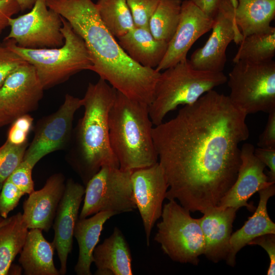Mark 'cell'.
<instances>
[{"label": "cell", "instance_id": "12", "mask_svg": "<svg viewBox=\"0 0 275 275\" xmlns=\"http://www.w3.org/2000/svg\"><path fill=\"white\" fill-rule=\"evenodd\" d=\"M81 106L82 99L66 94L59 109L38 123L23 160L34 168L45 155L63 148L70 136L75 113Z\"/></svg>", "mask_w": 275, "mask_h": 275}, {"label": "cell", "instance_id": "47", "mask_svg": "<svg viewBox=\"0 0 275 275\" xmlns=\"http://www.w3.org/2000/svg\"></svg>", "mask_w": 275, "mask_h": 275}, {"label": "cell", "instance_id": "14", "mask_svg": "<svg viewBox=\"0 0 275 275\" xmlns=\"http://www.w3.org/2000/svg\"><path fill=\"white\" fill-rule=\"evenodd\" d=\"M44 90L35 68L26 62L0 87V111L13 122L37 108Z\"/></svg>", "mask_w": 275, "mask_h": 275}, {"label": "cell", "instance_id": "43", "mask_svg": "<svg viewBox=\"0 0 275 275\" xmlns=\"http://www.w3.org/2000/svg\"><path fill=\"white\" fill-rule=\"evenodd\" d=\"M12 122V120L0 111V127Z\"/></svg>", "mask_w": 275, "mask_h": 275}, {"label": "cell", "instance_id": "27", "mask_svg": "<svg viewBox=\"0 0 275 275\" xmlns=\"http://www.w3.org/2000/svg\"><path fill=\"white\" fill-rule=\"evenodd\" d=\"M233 62L261 63L272 60L275 55V28L254 33L243 38Z\"/></svg>", "mask_w": 275, "mask_h": 275}, {"label": "cell", "instance_id": "19", "mask_svg": "<svg viewBox=\"0 0 275 275\" xmlns=\"http://www.w3.org/2000/svg\"><path fill=\"white\" fill-rule=\"evenodd\" d=\"M237 208L218 206L210 208L199 218L205 241L204 255L217 263L227 258Z\"/></svg>", "mask_w": 275, "mask_h": 275}, {"label": "cell", "instance_id": "35", "mask_svg": "<svg viewBox=\"0 0 275 275\" xmlns=\"http://www.w3.org/2000/svg\"><path fill=\"white\" fill-rule=\"evenodd\" d=\"M249 245H258L263 248L267 252L269 258V266L267 275L275 274V234H267L253 239Z\"/></svg>", "mask_w": 275, "mask_h": 275}, {"label": "cell", "instance_id": "41", "mask_svg": "<svg viewBox=\"0 0 275 275\" xmlns=\"http://www.w3.org/2000/svg\"><path fill=\"white\" fill-rule=\"evenodd\" d=\"M33 121V118L27 114L23 115L14 120L12 125L29 133L31 129Z\"/></svg>", "mask_w": 275, "mask_h": 275}, {"label": "cell", "instance_id": "18", "mask_svg": "<svg viewBox=\"0 0 275 275\" xmlns=\"http://www.w3.org/2000/svg\"><path fill=\"white\" fill-rule=\"evenodd\" d=\"M65 188L64 175L54 174L47 179L41 189L29 194L23 202L22 213L28 229H39L45 232L49 230Z\"/></svg>", "mask_w": 275, "mask_h": 275}, {"label": "cell", "instance_id": "42", "mask_svg": "<svg viewBox=\"0 0 275 275\" xmlns=\"http://www.w3.org/2000/svg\"><path fill=\"white\" fill-rule=\"evenodd\" d=\"M36 0H17L20 6L21 11L31 9Z\"/></svg>", "mask_w": 275, "mask_h": 275}, {"label": "cell", "instance_id": "9", "mask_svg": "<svg viewBox=\"0 0 275 275\" xmlns=\"http://www.w3.org/2000/svg\"><path fill=\"white\" fill-rule=\"evenodd\" d=\"M132 171L110 166L102 167L85 186L84 204L79 218L100 212L118 214L136 209L131 180Z\"/></svg>", "mask_w": 275, "mask_h": 275}, {"label": "cell", "instance_id": "36", "mask_svg": "<svg viewBox=\"0 0 275 275\" xmlns=\"http://www.w3.org/2000/svg\"><path fill=\"white\" fill-rule=\"evenodd\" d=\"M265 128L257 143L260 148L275 149V109L269 113Z\"/></svg>", "mask_w": 275, "mask_h": 275}, {"label": "cell", "instance_id": "15", "mask_svg": "<svg viewBox=\"0 0 275 275\" xmlns=\"http://www.w3.org/2000/svg\"><path fill=\"white\" fill-rule=\"evenodd\" d=\"M213 18L208 16L191 0L182 1L180 20L168 43L164 57L155 68L160 72L187 59L194 43L212 28Z\"/></svg>", "mask_w": 275, "mask_h": 275}, {"label": "cell", "instance_id": "3", "mask_svg": "<svg viewBox=\"0 0 275 275\" xmlns=\"http://www.w3.org/2000/svg\"><path fill=\"white\" fill-rule=\"evenodd\" d=\"M117 90L100 78L89 83L83 98L85 111L76 131V150L71 164L85 186L104 166L119 168L109 144L108 118Z\"/></svg>", "mask_w": 275, "mask_h": 275}, {"label": "cell", "instance_id": "37", "mask_svg": "<svg viewBox=\"0 0 275 275\" xmlns=\"http://www.w3.org/2000/svg\"><path fill=\"white\" fill-rule=\"evenodd\" d=\"M20 11L17 0H0V34L9 26V19Z\"/></svg>", "mask_w": 275, "mask_h": 275}, {"label": "cell", "instance_id": "17", "mask_svg": "<svg viewBox=\"0 0 275 275\" xmlns=\"http://www.w3.org/2000/svg\"><path fill=\"white\" fill-rule=\"evenodd\" d=\"M85 193L84 186L68 179L57 209L52 225L54 237L52 242L60 262L59 272L61 275L67 272V259L73 248L74 227Z\"/></svg>", "mask_w": 275, "mask_h": 275}, {"label": "cell", "instance_id": "8", "mask_svg": "<svg viewBox=\"0 0 275 275\" xmlns=\"http://www.w3.org/2000/svg\"><path fill=\"white\" fill-rule=\"evenodd\" d=\"M230 101L246 115L275 109V62L239 61L229 74Z\"/></svg>", "mask_w": 275, "mask_h": 275}, {"label": "cell", "instance_id": "7", "mask_svg": "<svg viewBox=\"0 0 275 275\" xmlns=\"http://www.w3.org/2000/svg\"><path fill=\"white\" fill-rule=\"evenodd\" d=\"M162 207L161 221L157 224L154 240L173 261L196 265L204 255L205 241L199 218L175 200Z\"/></svg>", "mask_w": 275, "mask_h": 275}, {"label": "cell", "instance_id": "40", "mask_svg": "<svg viewBox=\"0 0 275 275\" xmlns=\"http://www.w3.org/2000/svg\"><path fill=\"white\" fill-rule=\"evenodd\" d=\"M208 16L213 17L220 0H191Z\"/></svg>", "mask_w": 275, "mask_h": 275}, {"label": "cell", "instance_id": "32", "mask_svg": "<svg viewBox=\"0 0 275 275\" xmlns=\"http://www.w3.org/2000/svg\"><path fill=\"white\" fill-rule=\"evenodd\" d=\"M24 195L8 178L0 191V216L3 218H7L9 213L18 205L20 198Z\"/></svg>", "mask_w": 275, "mask_h": 275}, {"label": "cell", "instance_id": "44", "mask_svg": "<svg viewBox=\"0 0 275 275\" xmlns=\"http://www.w3.org/2000/svg\"><path fill=\"white\" fill-rule=\"evenodd\" d=\"M233 8L235 9L237 5V0H230Z\"/></svg>", "mask_w": 275, "mask_h": 275}, {"label": "cell", "instance_id": "46", "mask_svg": "<svg viewBox=\"0 0 275 275\" xmlns=\"http://www.w3.org/2000/svg\"><path fill=\"white\" fill-rule=\"evenodd\" d=\"M180 1H183V0H180Z\"/></svg>", "mask_w": 275, "mask_h": 275}, {"label": "cell", "instance_id": "45", "mask_svg": "<svg viewBox=\"0 0 275 275\" xmlns=\"http://www.w3.org/2000/svg\"><path fill=\"white\" fill-rule=\"evenodd\" d=\"M4 218H3V217H2L1 216H0V223L4 219Z\"/></svg>", "mask_w": 275, "mask_h": 275}, {"label": "cell", "instance_id": "25", "mask_svg": "<svg viewBox=\"0 0 275 275\" xmlns=\"http://www.w3.org/2000/svg\"><path fill=\"white\" fill-rule=\"evenodd\" d=\"M234 19L243 38L267 31L275 16V0H237Z\"/></svg>", "mask_w": 275, "mask_h": 275}, {"label": "cell", "instance_id": "23", "mask_svg": "<svg viewBox=\"0 0 275 275\" xmlns=\"http://www.w3.org/2000/svg\"><path fill=\"white\" fill-rule=\"evenodd\" d=\"M42 232L39 229L28 231L19 262L25 275H60L53 262L54 246Z\"/></svg>", "mask_w": 275, "mask_h": 275}, {"label": "cell", "instance_id": "34", "mask_svg": "<svg viewBox=\"0 0 275 275\" xmlns=\"http://www.w3.org/2000/svg\"><path fill=\"white\" fill-rule=\"evenodd\" d=\"M32 167L23 160L8 178L25 194H30L34 190V183L32 179Z\"/></svg>", "mask_w": 275, "mask_h": 275}, {"label": "cell", "instance_id": "11", "mask_svg": "<svg viewBox=\"0 0 275 275\" xmlns=\"http://www.w3.org/2000/svg\"><path fill=\"white\" fill-rule=\"evenodd\" d=\"M233 8L230 0H220L213 17L212 33L205 44L196 49L188 60L197 70L221 72L226 63V49L231 41L239 44L243 39L235 23Z\"/></svg>", "mask_w": 275, "mask_h": 275}, {"label": "cell", "instance_id": "31", "mask_svg": "<svg viewBox=\"0 0 275 275\" xmlns=\"http://www.w3.org/2000/svg\"><path fill=\"white\" fill-rule=\"evenodd\" d=\"M160 0H126L134 26L149 28L150 19Z\"/></svg>", "mask_w": 275, "mask_h": 275}, {"label": "cell", "instance_id": "13", "mask_svg": "<svg viewBox=\"0 0 275 275\" xmlns=\"http://www.w3.org/2000/svg\"><path fill=\"white\" fill-rule=\"evenodd\" d=\"M131 180L134 200L142 219L147 245L153 227L161 217L162 203L169 185L158 161L132 172Z\"/></svg>", "mask_w": 275, "mask_h": 275}, {"label": "cell", "instance_id": "26", "mask_svg": "<svg viewBox=\"0 0 275 275\" xmlns=\"http://www.w3.org/2000/svg\"><path fill=\"white\" fill-rule=\"evenodd\" d=\"M28 229L21 212L0 223V275L8 274L13 261L22 250Z\"/></svg>", "mask_w": 275, "mask_h": 275}, {"label": "cell", "instance_id": "38", "mask_svg": "<svg viewBox=\"0 0 275 275\" xmlns=\"http://www.w3.org/2000/svg\"><path fill=\"white\" fill-rule=\"evenodd\" d=\"M254 154L269 168L267 175L270 182H275V149L258 147L255 148Z\"/></svg>", "mask_w": 275, "mask_h": 275}, {"label": "cell", "instance_id": "2", "mask_svg": "<svg viewBox=\"0 0 275 275\" xmlns=\"http://www.w3.org/2000/svg\"><path fill=\"white\" fill-rule=\"evenodd\" d=\"M85 42L91 70L117 91L133 100L151 103L160 72L133 61L102 22L92 0H46Z\"/></svg>", "mask_w": 275, "mask_h": 275}, {"label": "cell", "instance_id": "21", "mask_svg": "<svg viewBox=\"0 0 275 275\" xmlns=\"http://www.w3.org/2000/svg\"><path fill=\"white\" fill-rule=\"evenodd\" d=\"M96 275H132V256L121 231L115 227L112 234L97 245L93 254Z\"/></svg>", "mask_w": 275, "mask_h": 275}, {"label": "cell", "instance_id": "5", "mask_svg": "<svg viewBox=\"0 0 275 275\" xmlns=\"http://www.w3.org/2000/svg\"><path fill=\"white\" fill-rule=\"evenodd\" d=\"M227 80L223 72L193 68L187 59L164 70L160 73L148 105L153 124H161L165 116L179 105L193 104L203 95Z\"/></svg>", "mask_w": 275, "mask_h": 275}, {"label": "cell", "instance_id": "10", "mask_svg": "<svg viewBox=\"0 0 275 275\" xmlns=\"http://www.w3.org/2000/svg\"><path fill=\"white\" fill-rule=\"evenodd\" d=\"M9 26L5 40L12 39L22 48H57L64 43L61 16L47 6L46 0H36L29 12L10 18Z\"/></svg>", "mask_w": 275, "mask_h": 275}, {"label": "cell", "instance_id": "1", "mask_svg": "<svg viewBox=\"0 0 275 275\" xmlns=\"http://www.w3.org/2000/svg\"><path fill=\"white\" fill-rule=\"evenodd\" d=\"M246 116L228 96L212 90L153 127L169 185L166 199L192 212L217 205L237 178L239 144L249 136Z\"/></svg>", "mask_w": 275, "mask_h": 275}, {"label": "cell", "instance_id": "33", "mask_svg": "<svg viewBox=\"0 0 275 275\" xmlns=\"http://www.w3.org/2000/svg\"><path fill=\"white\" fill-rule=\"evenodd\" d=\"M25 62L4 44H0V87L15 70Z\"/></svg>", "mask_w": 275, "mask_h": 275}, {"label": "cell", "instance_id": "24", "mask_svg": "<svg viewBox=\"0 0 275 275\" xmlns=\"http://www.w3.org/2000/svg\"><path fill=\"white\" fill-rule=\"evenodd\" d=\"M117 215L113 212H100L84 218H78L74 229L73 236L78 245L79 253L74 271L77 275H91V265L93 254L97 246L106 222Z\"/></svg>", "mask_w": 275, "mask_h": 275}, {"label": "cell", "instance_id": "39", "mask_svg": "<svg viewBox=\"0 0 275 275\" xmlns=\"http://www.w3.org/2000/svg\"><path fill=\"white\" fill-rule=\"evenodd\" d=\"M28 133L12 125L8 134L7 141L15 145L27 143Z\"/></svg>", "mask_w": 275, "mask_h": 275}, {"label": "cell", "instance_id": "16", "mask_svg": "<svg viewBox=\"0 0 275 275\" xmlns=\"http://www.w3.org/2000/svg\"><path fill=\"white\" fill-rule=\"evenodd\" d=\"M254 149L249 143L240 148L241 163L236 179L217 206L238 209L246 207L253 210L255 207L248 203V200L256 192L275 183L265 174L266 166L255 155Z\"/></svg>", "mask_w": 275, "mask_h": 275}, {"label": "cell", "instance_id": "22", "mask_svg": "<svg viewBox=\"0 0 275 275\" xmlns=\"http://www.w3.org/2000/svg\"><path fill=\"white\" fill-rule=\"evenodd\" d=\"M118 39L121 47L133 61L152 69L160 64L168 45V43L155 39L147 28L134 26Z\"/></svg>", "mask_w": 275, "mask_h": 275}, {"label": "cell", "instance_id": "4", "mask_svg": "<svg viewBox=\"0 0 275 275\" xmlns=\"http://www.w3.org/2000/svg\"><path fill=\"white\" fill-rule=\"evenodd\" d=\"M108 124L110 146L120 170L132 171L158 162L147 104L117 91Z\"/></svg>", "mask_w": 275, "mask_h": 275}, {"label": "cell", "instance_id": "6", "mask_svg": "<svg viewBox=\"0 0 275 275\" xmlns=\"http://www.w3.org/2000/svg\"><path fill=\"white\" fill-rule=\"evenodd\" d=\"M64 44L59 47L28 49L18 46L12 39L4 44L34 66L43 89L60 84L73 75L91 70L92 62L84 41L61 16Z\"/></svg>", "mask_w": 275, "mask_h": 275}, {"label": "cell", "instance_id": "30", "mask_svg": "<svg viewBox=\"0 0 275 275\" xmlns=\"http://www.w3.org/2000/svg\"><path fill=\"white\" fill-rule=\"evenodd\" d=\"M27 143L15 145L7 140L0 147V191L4 182L23 160Z\"/></svg>", "mask_w": 275, "mask_h": 275}, {"label": "cell", "instance_id": "20", "mask_svg": "<svg viewBox=\"0 0 275 275\" xmlns=\"http://www.w3.org/2000/svg\"><path fill=\"white\" fill-rule=\"evenodd\" d=\"M259 201L254 214L243 226L232 233L229 250L226 261L228 265L234 266L237 253L255 238L267 234H275V224L270 218L267 209L269 198L275 194L274 183L258 191Z\"/></svg>", "mask_w": 275, "mask_h": 275}, {"label": "cell", "instance_id": "29", "mask_svg": "<svg viewBox=\"0 0 275 275\" xmlns=\"http://www.w3.org/2000/svg\"><path fill=\"white\" fill-rule=\"evenodd\" d=\"M182 1L160 0L149 22L153 37L169 43L178 26Z\"/></svg>", "mask_w": 275, "mask_h": 275}, {"label": "cell", "instance_id": "28", "mask_svg": "<svg viewBox=\"0 0 275 275\" xmlns=\"http://www.w3.org/2000/svg\"><path fill=\"white\" fill-rule=\"evenodd\" d=\"M96 5L102 22L115 37L125 35L134 27L126 0H98Z\"/></svg>", "mask_w": 275, "mask_h": 275}]
</instances>
